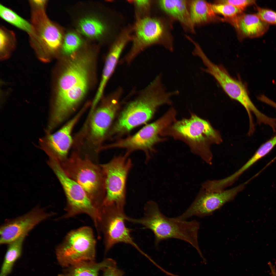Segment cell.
I'll return each mask as SVG.
<instances>
[{
  "mask_svg": "<svg viewBox=\"0 0 276 276\" xmlns=\"http://www.w3.org/2000/svg\"><path fill=\"white\" fill-rule=\"evenodd\" d=\"M26 236H22L8 244L1 268L0 276H7L11 272L15 262L20 256Z\"/></svg>",
  "mask_w": 276,
  "mask_h": 276,
  "instance_id": "22",
  "label": "cell"
},
{
  "mask_svg": "<svg viewBox=\"0 0 276 276\" xmlns=\"http://www.w3.org/2000/svg\"><path fill=\"white\" fill-rule=\"evenodd\" d=\"M161 135L170 136L183 142L192 153L210 165L213 159L211 145L220 144L222 142L219 131L208 121L193 113L188 118L176 120L164 129Z\"/></svg>",
  "mask_w": 276,
  "mask_h": 276,
  "instance_id": "3",
  "label": "cell"
},
{
  "mask_svg": "<svg viewBox=\"0 0 276 276\" xmlns=\"http://www.w3.org/2000/svg\"><path fill=\"white\" fill-rule=\"evenodd\" d=\"M96 245L90 228L84 227L72 231L56 247L57 259L60 265L65 268L83 261H94Z\"/></svg>",
  "mask_w": 276,
  "mask_h": 276,
  "instance_id": "8",
  "label": "cell"
},
{
  "mask_svg": "<svg viewBox=\"0 0 276 276\" xmlns=\"http://www.w3.org/2000/svg\"><path fill=\"white\" fill-rule=\"evenodd\" d=\"M80 32L89 38H96L100 36L105 30V27L99 20L92 17H86L81 19L78 25Z\"/></svg>",
  "mask_w": 276,
  "mask_h": 276,
  "instance_id": "24",
  "label": "cell"
},
{
  "mask_svg": "<svg viewBox=\"0 0 276 276\" xmlns=\"http://www.w3.org/2000/svg\"><path fill=\"white\" fill-rule=\"evenodd\" d=\"M190 13L191 20L195 24H202L221 20L213 10L209 3L204 0H195L191 2Z\"/></svg>",
  "mask_w": 276,
  "mask_h": 276,
  "instance_id": "21",
  "label": "cell"
},
{
  "mask_svg": "<svg viewBox=\"0 0 276 276\" xmlns=\"http://www.w3.org/2000/svg\"><path fill=\"white\" fill-rule=\"evenodd\" d=\"M249 180L231 189L212 192L201 188L192 204L178 219L186 220L193 216L202 217L211 215L226 203L233 200L242 191Z\"/></svg>",
  "mask_w": 276,
  "mask_h": 276,
  "instance_id": "14",
  "label": "cell"
},
{
  "mask_svg": "<svg viewBox=\"0 0 276 276\" xmlns=\"http://www.w3.org/2000/svg\"><path fill=\"white\" fill-rule=\"evenodd\" d=\"M16 39L14 33L5 27L0 28V53L2 58L8 57L16 47Z\"/></svg>",
  "mask_w": 276,
  "mask_h": 276,
  "instance_id": "26",
  "label": "cell"
},
{
  "mask_svg": "<svg viewBox=\"0 0 276 276\" xmlns=\"http://www.w3.org/2000/svg\"><path fill=\"white\" fill-rule=\"evenodd\" d=\"M116 264L115 261L110 258L106 259L98 263L94 261H83L66 268L59 276H98L100 270Z\"/></svg>",
  "mask_w": 276,
  "mask_h": 276,
  "instance_id": "19",
  "label": "cell"
},
{
  "mask_svg": "<svg viewBox=\"0 0 276 276\" xmlns=\"http://www.w3.org/2000/svg\"><path fill=\"white\" fill-rule=\"evenodd\" d=\"M211 6L215 14H220L224 18L233 17L243 13L240 10L228 4L215 3L211 4Z\"/></svg>",
  "mask_w": 276,
  "mask_h": 276,
  "instance_id": "29",
  "label": "cell"
},
{
  "mask_svg": "<svg viewBox=\"0 0 276 276\" xmlns=\"http://www.w3.org/2000/svg\"><path fill=\"white\" fill-rule=\"evenodd\" d=\"M196 55L200 57L206 68H202L211 75L217 81L223 90L231 99L237 101L246 109L249 121L253 120L252 113L257 118H260L262 113L256 107L251 100L245 85L240 80L232 77L222 65L212 62L201 49L198 50Z\"/></svg>",
  "mask_w": 276,
  "mask_h": 276,
  "instance_id": "12",
  "label": "cell"
},
{
  "mask_svg": "<svg viewBox=\"0 0 276 276\" xmlns=\"http://www.w3.org/2000/svg\"><path fill=\"white\" fill-rule=\"evenodd\" d=\"M120 91L112 94L109 100L96 109L90 111L83 127L76 137L86 152L98 155L101 144L119 107Z\"/></svg>",
  "mask_w": 276,
  "mask_h": 276,
  "instance_id": "5",
  "label": "cell"
},
{
  "mask_svg": "<svg viewBox=\"0 0 276 276\" xmlns=\"http://www.w3.org/2000/svg\"><path fill=\"white\" fill-rule=\"evenodd\" d=\"M179 94L178 90H167L163 82L162 74L160 73L128 105L113 131L117 133L128 132L146 122L152 118L159 107L171 104V98Z\"/></svg>",
  "mask_w": 276,
  "mask_h": 276,
  "instance_id": "2",
  "label": "cell"
},
{
  "mask_svg": "<svg viewBox=\"0 0 276 276\" xmlns=\"http://www.w3.org/2000/svg\"><path fill=\"white\" fill-rule=\"evenodd\" d=\"M276 145V135L263 144L246 163L249 168L268 154Z\"/></svg>",
  "mask_w": 276,
  "mask_h": 276,
  "instance_id": "27",
  "label": "cell"
},
{
  "mask_svg": "<svg viewBox=\"0 0 276 276\" xmlns=\"http://www.w3.org/2000/svg\"><path fill=\"white\" fill-rule=\"evenodd\" d=\"M256 14L261 19L269 24L276 25V12L270 9L257 7Z\"/></svg>",
  "mask_w": 276,
  "mask_h": 276,
  "instance_id": "30",
  "label": "cell"
},
{
  "mask_svg": "<svg viewBox=\"0 0 276 276\" xmlns=\"http://www.w3.org/2000/svg\"><path fill=\"white\" fill-rule=\"evenodd\" d=\"M127 216L124 209L114 206H102L98 235L102 232L104 238L105 252H107L116 244L123 243L131 245L142 254L144 252L133 240L131 230L125 224Z\"/></svg>",
  "mask_w": 276,
  "mask_h": 276,
  "instance_id": "13",
  "label": "cell"
},
{
  "mask_svg": "<svg viewBox=\"0 0 276 276\" xmlns=\"http://www.w3.org/2000/svg\"><path fill=\"white\" fill-rule=\"evenodd\" d=\"M60 163L67 175L80 185L94 202L101 208L106 192L104 175L100 164L74 151Z\"/></svg>",
  "mask_w": 276,
  "mask_h": 276,
  "instance_id": "6",
  "label": "cell"
},
{
  "mask_svg": "<svg viewBox=\"0 0 276 276\" xmlns=\"http://www.w3.org/2000/svg\"><path fill=\"white\" fill-rule=\"evenodd\" d=\"M127 152L115 156L108 162L100 164L105 176V196L102 206H115L124 209L126 184L132 164Z\"/></svg>",
  "mask_w": 276,
  "mask_h": 276,
  "instance_id": "9",
  "label": "cell"
},
{
  "mask_svg": "<svg viewBox=\"0 0 276 276\" xmlns=\"http://www.w3.org/2000/svg\"><path fill=\"white\" fill-rule=\"evenodd\" d=\"M215 3H227L241 10H244L248 7L255 4L254 0H223L214 1Z\"/></svg>",
  "mask_w": 276,
  "mask_h": 276,
  "instance_id": "31",
  "label": "cell"
},
{
  "mask_svg": "<svg viewBox=\"0 0 276 276\" xmlns=\"http://www.w3.org/2000/svg\"><path fill=\"white\" fill-rule=\"evenodd\" d=\"M0 16L7 22L27 32L28 34L32 32L30 23L19 16L10 8L0 4Z\"/></svg>",
  "mask_w": 276,
  "mask_h": 276,
  "instance_id": "25",
  "label": "cell"
},
{
  "mask_svg": "<svg viewBox=\"0 0 276 276\" xmlns=\"http://www.w3.org/2000/svg\"><path fill=\"white\" fill-rule=\"evenodd\" d=\"M90 56L84 54L72 59L60 77L53 108L63 116L73 113L87 91Z\"/></svg>",
  "mask_w": 276,
  "mask_h": 276,
  "instance_id": "4",
  "label": "cell"
},
{
  "mask_svg": "<svg viewBox=\"0 0 276 276\" xmlns=\"http://www.w3.org/2000/svg\"><path fill=\"white\" fill-rule=\"evenodd\" d=\"M176 110L171 108L160 118L144 127L135 134L107 146L106 148H124L130 153L134 150H142L145 153L147 161L154 151V145L165 139L160 136L162 132L176 120Z\"/></svg>",
  "mask_w": 276,
  "mask_h": 276,
  "instance_id": "11",
  "label": "cell"
},
{
  "mask_svg": "<svg viewBox=\"0 0 276 276\" xmlns=\"http://www.w3.org/2000/svg\"><path fill=\"white\" fill-rule=\"evenodd\" d=\"M102 270V276H123L124 274L123 271L117 268L116 264L109 266Z\"/></svg>",
  "mask_w": 276,
  "mask_h": 276,
  "instance_id": "32",
  "label": "cell"
},
{
  "mask_svg": "<svg viewBox=\"0 0 276 276\" xmlns=\"http://www.w3.org/2000/svg\"><path fill=\"white\" fill-rule=\"evenodd\" d=\"M81 40L76 33L72 32L67 33L65 36L62 46L63 53L66 54H72L80 47Z\"/></svg>",
  "mask_w": 276,
  "mask_h": 276,
  "instance_id": "28",
  "label": "cell"
},
{
  "mask_svg": "<svg viewBox=\"0 0 276 276\" xmlns=\"http://www.w3.org/2000/svg\"><path fill=\"white\" fill-rule=\"evenodd\" d=\"M30 45L39 58L47 60L60 47L62 34L58 26L49 18L45 9L32 10Z\"/></svg>",
  "mask_w": 276,
  "mask_h": 276,
  "instance_id": "10",
  "label": "cell"
},
{
  "mask_svg": "<svg viewBox=\"0 0 276 276\" xmlns=\"http://www.w3.org/2000/svg\"><path fill=\"white\" fill-rule=\"evenodd\" d=\"M164 32L161 22L155 19L147 18L139 21L136 26L134 47L127 57L131 61L142 47L159 41Z\"/></svg>",
  "mask_w": 276,
  "mask_h": 276,
  "instance_id": "18",
  "label": "cell"
},
{
  "mask_svg": "<svg viewBox=\"0 0 276 276\" xmlns=\"http://www.w3.org/2000/svg\"><path fill=\"white\" fill-rule=\"evenodd\" d=\"M127 36H124L115 44L107 57L103 70L102 78L107 81L113 73L117 65L122 49L128 39Z\"/></svg>",
  "mask_w": 276,
  "mask_h": 276,
  "instance_id": "23",
  "label": "cell"
},
{
  "mask_svg": "<svg viewBox=\"0 0 276 276\" xmlns=\"http://www.w3.org/2000/svg\"><path fill=\"white\" fill-rule=\"evenodd\" d=\"M161 8L167 13L179 21L192 32L194 25L185 0H163L159 1Z\"/></svg>",
  "mask_w": 276,
  "mask_h": 276,
  "instance_id": "20",
  "label": "cell"
},
{
  "mask_svg": "<svg viewBox=\"0 0 276 276\" xmlns=\"http://www.w3.org/2000/svg\"><path fill=\"white\" fill-rule=\"evenodd\" d=\"M221 21L228 23L235 29L239 38H254L260 37L268 31L269 24L256 14L242 13L232 18H221Z\"/></svg>",
  "mask_w": 276,
  "mask_h": 276,
  "instance_id": "17",
  "label": "cell"
},
{
  "mask_svg": "<svg viewBox=\"0 0 276 276\" xmlns=\"http://www.w3.org/2000/svg\"><path fill=\"white\" fill-rule=\"evenodd\" d=\"M47 164L59 181L66 199V213L61 218L85 213L91 218L97 228L100 220L101 208L94 202L80 185L67 175L59 162L51 159Z\"/></svg>",
  "mask_w": 276,
  "mask_h": 276,
  "instance_id": "7",
  "label": "cell"
},
{
  "mask_svg": "<svg viewBox=\"0 0 276 276\" xmlns=\"http://www.w3.org/2000/svg\"><path fill=\"white\" fill-rule=\"evenodd\" d=\"M135 2L138 6L142 7L147 5L149 3V1L148 0H136L135 1Z\"/></svg>",
  "mask_w": 276,
  "mask_h": 276,
  "instance_id": "34",
  "label": "cell"
},
{
  "mask_svg": "<svg viewBox=\"0 0 276 276\" xmlns=\"http://www.w3.org/2000/svg\"><path fill=\"white\" fill-rule=\"evenodd\" d=\"M47 0H33L29 1L31 10L45 9Z\"/></svg>",
  "mask_w": 276,
  "mask_h": 276,
  "instance_id": "33",
  "label": "cell"
},
{
  "mask_svg": "<svg viewBox=\"0 0 276 276\" xmlns=\"http://www.w3.org/2000/svg\"><path fill=\"white\" fill-rule=\"evenodd\" d=\"M54 214L38 206L21 216L7 220L0 227V244H8L26 236L37 225Z\"/></svg>",
  "mask_w": 276,
  "mask_h": 276,
  "instance_id": "16",
  "label": "cell"
},
{
  "mask_svg": "<svg viewBox=\"0 0 276 276\" xmlns=\"http://www.w3.org/2000/svg\"><path fill=\"white\" fill-rule=\"evenodd\" d=\"M143 216L134 218L127 216L126 220L141 224L154 233L155 244L157 247L162 241L170 238L181 240L191 244L201 258L203 256L198 241L199 223L195 220L187 221L176 217H167L161 212L157 204L150 200L145 204Z\"/></svg>",
  "mask_w": 276,
  "mask_h": 276,
  "instance_id": "1",
  "label": "cell"
},
{
  "mask_svg": "<svg viewBox=\"0 0 276 276\" xmlns=\"http://www.w3.org/2000/svg\"><path fill=\"white\" fill-rule=\"evenodd\" d=\"M82 109L55 133H47L39 140L41 149L49 158L61 163L68 157L70 150L73 145V131L76 124L84 113Z\"/></svg>",
  "mask_w": 276,
  "mask_h": 276,
  "instance_id": "15",
  "label": "cell"
}]
</instances>
